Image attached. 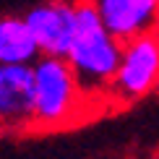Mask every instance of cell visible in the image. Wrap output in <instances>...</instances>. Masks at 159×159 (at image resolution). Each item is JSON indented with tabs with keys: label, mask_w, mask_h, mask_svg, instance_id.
I'll use <instances>...</instances> for the list:
<instances>
[{
	"label": "cell",
	"mask_w": 159,
	"mask_h": 159,
	"mask_svg": "<svg viewBox=\"0 0 159 159\" xmlns=\"http://www.w3.org/2000/svg\"><path fill=\"white\" fill-rule=\"evenodd\" d=\"M42 57L34 31L24 16H5L0 21V65H34Z\"/></svg>",
	"instance_id": "cell-7"
},
{
	"label": "cell",
	"mask_w": 159,
	"mask_h": 159,
	"mask_svg": "<svg viewBox=\"0 0 159 159\" xmlns=\"http://www.w3.org/2000/svg\"><path fill=\"white\" fill-rule=\"evenodd\" d=\"M0 120L8 130L34 125V65H0Z\"/></svg>",
	"instance_id": "cell-5"
},
{
	"label": "cell",
	"mask_w": 159,
	"mask_h": 159,
	"mask_svg": "<svg viewBox=\"0 0 159 159\" xmlns=\"http://www.w3.org/2000/svg\"><path fill=\"white\" fill-rule=\"evenodd\" d=\"M29 29L34 31L42 55L65 57L76 37V3L68 0H50V3L34 5L24 13Z\"/></svg>",
	"instance_id": "cell-4"
},
{
	"label": "cell",
	"mask_w": 159,
	"mask_h": 159,
	"mask_svg": "<svg viewBox=\"0 0 159 159\" xmlns=\"http://www.w3.org/2000/svg\"><path fill=\"white\" fill-rule=\"evenodd\" d=\"M120 57L123 42L107 31L97 13V5L91 0H76V37L65 60L73 68L86 104L110 99Z\"/></svg>",
	"instance_id": "cell-1"
},
{
	"label": "cell",
	"mask_w": 159,
	"mask_h": 159,
	"mask_svg": "<svg viewBox=\"0 0 159 159\" xmlns=\"http://www.w3.org/2000/svg\"><path fill=\"white\" fill-rule=\"evenodd\" d=\"M84 94L65 57L42 55L34 63V128L73 123L84 107Z\"/></svg>",
	"instance_id": "cell-2"
},
{
	"label": "cell",
	"mask_w": 159,
	"mask_h": 159,
	"mask_svg": "<svg viewBox=\"0 0 159 159\" xmlns=\"http://www.w3.org/2000/svg\"><path fill=\"white\" fill-rule=\"evenodd\" d=\"M154 86H159V34L151 31L123 44V57L110 89V99L136 102Z\"/></svg>",
	"instance_id": "cell-3"
},
{
	"label": "cell",
	"mask_w": 159,
	"mask_h": 159,
	"mask_svg": "<svg viewBox=\"0 0 159 159\" xmlns=\"http://www.w3.org/2000/svg\"><path fill=\"white\" fill-rule=\"evenodd\" d=\"M102 24L120 42L151 34L159 26V0H91Z\"/></svg>",
	"instance_id": "cell-6"
}]
</instances>
